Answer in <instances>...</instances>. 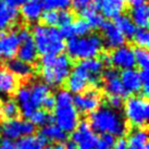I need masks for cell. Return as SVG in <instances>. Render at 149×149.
<instances>
[{
  "label": "cell",
  "instance_id": "6da1fadb",
  "mask_svg": "<svg viewBox=\"0 0 149 149\" xmlns=\"http://www.w3.org/2000/svg\"><path fill=\"white\" fill-rule=\"evenodd\" d=\"M89 125L95 133L109 134L113 137H123L126 133V124L123 116L108 106L99 107L91 112Z\"/></svg>",
  "mask_w": 149,
  "mask_h": 149
},
{
  "label": "cell",
  "instance_id": "7a4b0ae2",
  "mask_svg": "<svg viewBox=\"0 0 149 149\" xmlns=\"http://www.w3.org/2000/svg\"><path fill=\"white\" fill-rule=\"evenodd\" d=\"M56 106L54 112V121L59 128L64 133L74 132L79 125V112L73 106V97L71 93L65 89H61L57 93Z\"/></svg>",
  "mask_w": 149,
  "mask_h": 149
},
{
  "label": "cell",
  "instance_id": "3957f363",
  "mask_svg": "<svg viewBox=\"0 0 149 149\" xmlns=\"http://www.w3.org/2000/svg\"><path fill=\"white\" fill-rule=\"evenodd\" d=\"M71 59L65 54L42 56L40 72L45 84L48 86H59L66 81L71 73Z\"/></svg>",
  "mask_w": 149,
  "mask_h": 149
},
{
  "label": "cell",
  "instance_id": "277c9868",
  "mask_svg": "<svg viewBox=\"0 0 149 149\" xmlns=\"http://www.w3.org/2000/svg\"><path fill=\"white\" fill-rule=\"evenodd\" d=\"M32 37L37 52L42 56H58L65 49L64 40L56 27L42 24L36 25L33 29Z\"/></svg>",
  "mask_w": 149,
  "mask_h": 149
},
{
  "label": "cell",
  "instance_id": "5b68a950",
  "mask_svg": "<svg viewBox=\"0 0 149 149\" xmlns=\"http://www.w3.org/2000/svg\"><path fill=\"white\" fill-rule=\"evenodd\" d=\"M65 48L70 58L82 61L95 58L96 56L101 54L104 48V40L98 35L74 37L69 39Z\"/></svg>",
  "mask_w": 149,
  "mask_h": 149
},
{
  "label": "cell",
  "instance_id": "8992f818",
  "mask_svg": "<svg viewBox=\"0 0 149 149\" xmlns=\"http://www.w3.org/2000/svg\"><path fill=\"white\" fill-rule=\"evenodd\" d=\"M125 119L130 124L136 128L146 126L149 116V104L145 97L132 96L124 104Z\"/></svg>",
  "mask_w": 149,
  "mask_h": 149
},
{
  "label": "cell",
  "instance_id": "52a82bcc",
  "mask_svg": "<svg viewBox=\"0 0 149 149\" xmlns=\"http://www.w3.org/2000/svg\"><path fill=\"white\" fill-rule=\"evenodd\" d=\"M34 132L35 126L29 121L22 119L7 120L0 125V134L3 138L11 141L29 135H33Z\"/></svg>",
  "mask_w": 149,
  "mask_h": 149
},
{
  "label": "cell",
  "instance_id": "ba28073f",
  "mask_svg": "<svg viewBox=\"0 0 149 149\" xmlns=\"http://www.w3.org/2000/svg\"><path fill=\"white\" fill-rule=\"evenodd\" d=\"M71 139L76 144L77 149H99V136L91 130L86 121L79 123Z\"/></svg>",
  "mask_w": 149,
  "mask_h": 149
},
{
  "label": "cell",
  "instance_id": "9c48e42d",
  "mask_svg": "<svg viewBox=\"0 0 149 149\" xmlns=\"http://www.w3.org/2000/svg\"><path fill=\"white\" fill-rule=\"evenodd\" d=\"M17 35L20 38V45L17 52V59L23 62L32 64L37 60L38 54L32 34L27 29H22L17 33Z\"/></svg>",
  "mask_w": 149,
  "mask_h": 149
},
{
  "label": "cell",
  "instance_id": "30bf717a",
  "mask_svg": "<svg viewBox=\"0 0 149 149\" xmlns=\"http://www.w3.org/2000/svg\"><path fill=\"white\" fill-rule=\"evenodd\" d=\"M100 95L96 89H88L79 93L73 98V106L77 112L91 113L99 108Z\"/></svg>",
  "mask_w": 149,
  "mask_h": 149
},
{
  "label": "cell",
  "instance_id": "8fae6325",
  "mask_svg": "<svg viewBox=\"0 0 149 149\" xmlns=\"http://www.w3.org/2000/svg\"><path fill=\"white\" fill-rule=\"evenodd\" d=\"M29 93H31L29 102L27 104V107L22 111L23 116H26V118H29V116L34 111H36L42 107V100L50 94V89L47 84L38 82V83H35L34 85H32V87L29 88Z\"/></svg>",
  "mask_w": 149,
  "mask_h": 149
},
{
  "label": "cell",
  "instance_id": "7c38bea8",
  "mask_svg": "<svg viewBox=\"0 0 149 149\" xmlns=\"http://www.w3.org/2000/svg\"><path fill=\"white\" fill-rule=\"evenodd\" d=\"M110 56V63L114 65L116 69H121L122 71L133 69L135 64L134 49L128 46H122L116 49H113Z\"/></svg>",
  "mask_w": 149,
  "mask_h": 149
},
{
  "label": "cell",
  "instance_id": "4fadbf2b",
  "mask_svg": "<svg viewBox=\"0 0 149 149\" xmlns=\"http://www.w3.org/2000/svg\"><path fill=\"white\" fill-rule=\"evenodd\" d=\"M20 45V38L15 32L0 33V59L11 60L17 56Z\"/></svg>",
  "mask_w": 149,
  "mask_h": 149
},
{
  "label": "cell",
  "instance_id": "5bb4252c",
  "mask_svg": "<svg viewBox=\"0 0 149 149\" xmlns=\"http://www.w3.org/2000/svg\"><path fill=\"white\" fill-rule=\"evenodd\" d=\"M94 8L107 19H116L126 8V0H95Z\"/></svg>",
  "mask_w": 149,
  "mask_h": 149
},
{
  "label": "cell",
  "instance_id": "9a60e30c",
  "mask_svg": "<svg viewBox=\"0 0 149 149\" xmlns=\"http://www.w3.org/2000/svg\"><path fill=\"white\" fill-rule=\"evenodd\" d=\"M104 82V89L108 95L120 96V97H126L125 91L123 88V85L121 83L120 73L116 69H107L102 73Z\"/></svg>",
  "mask_w": 149,
  "mask_h": 149
},
{
  "label": "cell",
  "instance_id": "2e32d148",
  "mask_svg": "<svg viewBox=\"0 0 149 149\" xmlns=\"http://www.w3.org/2000/svg\"><path fill=\"white\" fill-rule=\"evenodd\" d=\"M77 65L84 71V73L87 75L89 84L97 86L101 81L102 73H104V64L101 63L99 59H87L79 61Z\"/></svg>",
  "mask_w": 149,
  "mask_h": 149
},
{
  "label": "cell",
  "instance_id": "e0dca14e",
  "mask_svg": "<svg viewBox=\"0 0 149 149\" xmlns=\"http://www.w3.org/2000/svg\"><path fill=\"white\" fill-rule=\"evenodd\" d=\"M100 29L102 31L104 42H106L107 47L112 48V49H116V48L125 45L126 38L123 36V34L121 33L119 29L114 25V23L106 21Z\"/></svg>",
  "mask_w": 149,
  "mask_h": 149
},
{
  "label": "cell",
  "instance_id": "ac0fdd59",
  "mask_svg": "<svg viewBox=\"0 0 149 149\" xmlns=\"http://www.w3.org/2000/svg\"><path fill=\"white\" fill-rule=\"evenodd\" d=\"M65 83L70 93L79 94V93H83L84 91H86L87 86L89 84V81H88L87 75L84 73V71L79 65H76L74 70L68 76Z\"/></svg>",
  "mask_w": 149,
  "mask_h": 149
},
{
  "label": "cell",
  "instance_id": "d6986e66",
  "mask_svg": "<svg viewBox=\"0 0 149 149\" xmlns=\"http://www.w3.org/2000/svg\"><path fill=\"white\" fill-rule=\"evenodd\" d=\"M121 83L123 85L126 96L136 95L141 91V83L139 79V73L134 69L124 70L120 73Z\"/></svg>",
  "mask_w": 149,
  "mask_h": 149
},
{
  "label": "cell",
  "instance_id": "ffe728a7",
  "mask_svg": "<svg viewBox=\"0 0 149 149\" xmlns=\"http://www.w3.org/2000/svg\"><path fill=\"white\" fill-rule=\"evenodd\" d=\"M44 7L39 0H27L21 7V14L26 21L35 22L42 17Z\"/></svg>",
  "mask_w": 149,
  "mask_h": 149
},
{
  "label": "cell",
  "instance_id": "44dd1931",
  "mask_svg": "<svg viewBox=\"0 0 149 149\" xmlns=\"http://www.w3.org/2000/svg\"><path fill=\"white\" fill-rule=\"evenodd\" d=\"M17 15L19 12L17 9L9 7L2 0H0V33L6 32L10 26H12L17 21Z\"/></svg>",
  "mask_w": 149,
  "mask_h": 149
},
{
  "label": "cell",
  "instance_id": "7402d4cb",
  "mask_svg": "<svg viewBox=\"0 0 149 149\" xmlns=\"http://www.w3.org/2000/svg\"><path fill=\"white\" fill-rule=\"evenodd\" d=\"M7 70L11 72L14 76H20L27 79L34 73V68L32 64L23 62L19 59H11L7 62Z\"/></svg>",
  "mask_w": 149,
  "mask_h": 149
},
{
  "label": "cell",
  "instance_id": "603a6c76",
  "mask_svg": "<svg viewBox=\"0 0 149 149\" xmlns=\"http://www.w3.org/2000/svg\"><path fill=\"white\" fill-rule=\"evenodd\" d=\"M39 135L45 139L47 143L48 141H54V143H62L65 141L68 138L66 133H64L59 128L56 124H48L42 126V128L40 130Z\"/></svg>",
  "mask_w": 149,
  "mask_h": 149
},
{
  "label": "cell",
  "instance_id": "cb8c5ba5",
  "mask_svg": "<svg viewBox=\"0 0 149 149\" xmlns=\"http://www.w3.org/2000/svg\"><path fill=\"white\" fill-rule=\"evenodd\" d=\"M127 149H148V136L144 128H135L130 134Z\"/></svg>",
  "mask_w": 149,
  "mask_h": 149
},
{
  "label": "cell",
  "instance_id": "d4e9b609",
  "mask_svg": "<svg viewBox=\"0 0 149 149\" xmlns=\"http://www.w3.org/2000/svg\"><path fill=\"white\" fill-rule=\"evenodd\" d=\"M131 20L135 26L139 29H147L149 24V8L147 4L134 7L131 11Z\"/></svg>",
  "mask_w": 149,
  "mask_h": 149
},
{
  "label": "cell",
  "instance_id": "484cf974",
  "mask_svg": "<svg viewBox=\"0 0 149 149\" xmlns=\"http://www.w3.org/2000/svg\"><path fill=\"white\" fill-rule=\"evenodd\" d=\"M81 12V17L83 20L89 24L91 26V29H101L102 27V25L106 21H104V17L100 14L95 8H94V6L91 4L89 7H87V8L83 9L82 11H79Z\"/></svg>",
  "mask_w": 149,
  "mask_h": 149
},
{
  "label": "cell",
  "instance_id": "4316f807",
  "mask_svg": "<svg viewBox=\"0 0 149 149\" xmlns=\"http://www.w3.org/2000/svg\"><path fill=\"white\" fill-rule=\"evenodd\" d=\"M17 76H14L7 69L0 68V94H11L17 89Z\"/></svg>",
  "mask_w": 149,
  "mask_h": 149
},
{
  "label": "cell",
  "instance_id": "83f0119b",
  "mask_svg": "<svg viewBox=\"0 0 149 149\" xmlns=\"http://www.w3.org/2000/svg\"><path fill=\"white\" fill-rule=\"evenodd\" d=\"M47 141L40 135H29L20 138L15 144L17 149H45Z\"/></svg>",
  "mask_w": 149,
  "mask_h": 149
},
{
  "label": "cell",
  "instance_id": "f1b7e54d",
  "mask_svg": "<svg viewBox=\"0 0 149 149\" xmlns=\"http://www.w3.org/2000/svg\"><path fill=\"white\" fill-rule=\"evenodd\" d=\"M114 25L119 29L121 33L123 34V36L125 38H133L137 29L136 26L134 25V23L131 20V17L128 15H125V14H121L116 17Z\"/></svg>",
  "mask_w": 149,
  "mask_h": 149
},
{
  "label": "cell",
  "instance_id": "f546056e",
  "mask_svg": "<svg viewBox=\"0 0 149 149\" xmlns=\"http://www.w3.org/2000/svg\"><path fill=\"white\" fill-rule=\"evenodd\" d=\"M29 122L35 126V125H38V126H45V125L48 124H52L54 122V116L50 113V112H47L45 110H36L34 111L31 116H29Z\"/></svg>",
  "mask_w": 149,
  "mask_h": 149
},
{
  "label": "cell",
  "instance_id": "4dcf8cb0",
  "mask_svg": "<svg viewBox=\"0 0 149 149\" xmlns=\"http://www.w3.org/2000/svg\"><path fill=\"white\" fill-rule=\"evenodd\" d=\"M0 114H2L7 120L17 119L20 114V108L14 100H7L0 106Z\"/></svg>",
  "mask_w": 149,
  "mask_h": 149
},
{
  "label": "cell",
  "instance_id": "1f68e13d",
  "mask_svg": "<svg viewBox=\"0 0 149 149\" xmlns=\"http://www.w3.org/2000/svg\"><path fill=\"white\" fill-rule=\"evenodd\" d=\"M134 57H135V64H137L141 70H148L149 54L147 48L137 47L136 49L134 50Z\"/></svg>",
  "mask_w": 149,
  "mask_h": 149
},
{
  "label": "cell",
  "instance_id": "d6a6232c",
  "mask_svg": "<svg viewBox=\"0 0 149 149\" xmlns=\"http://www.w3.org/2000/svg\"><path fill=\"white\" fill-rule=\"evenodd\" d=\"M42 3L47 10H68L72 6V0H42Z\"/></svg>",
  "mask_w": 149,
  "mask_h": 149
},
{
  "label": "cell",
  "instance_id": "836d02e7",
  "mask_svg": "<svg viewBox=\"0 0 149 149\" xmlns=\"http://www.w3.org/2000/svg\"><path fill=\"white\" fill-rule=\"evenodd\" d=\"M133 40L139 48H147L149 45V34L146 29H138L133 36Z\"/></svg>",
  "mask_w": 149,
  "mask_h": 149
},
{
  "label": "cell",
  "instance_id": "e575fe53",
  "mask_svg": "<svg viewBox=\"0 0 149 149\" xmlns=\"http://www.w3.org/2000/svg\"><path fill=\"white\" fill-rule=\"evenodd\" d=\"M42 20L46 26L54 27L58 25V11L57 10H47L42 14Z\"/></svg>",
  "mask_w": 149,
  "mask_h": 149
},
{
  "label": "cell",
  "instance_id": "d590c367",
  "mask_svg": "<svg viewBox=\"0 0 149 149\" xmlns=\"http://www.w3.org/2000/svg\"><path fill=\"white\" fill-rule=\"evenodd\" d=\"M73 21H74V15L72 12L68 11V10L58 11V26L63 27L66 25H70Z\"/></svg>",
  "mask_w": 149,
  "mask_h": 149
},
{
  "label": "cell",
  "instance_id": "8d00e7d4",
  "mask_svg": "<svg viewBox=\"0 0 149 149\" xmlns=\"http://www.w3.org/2000/svg\"><path fill=\"white\" fill-rule=\"evenodd\" d=\"M139 73V79L141 83V91H143V97H147L149 95V75L148 70H141Z\"/></svg>",
  "mask_w": 149,
  "mask_h": 149
},
{
  "label": "cell",
  "instance_id": "74e56055",
  "mask_svg": "<svg viewBox=\"0 0 149 149\" xmlns=\"http://www.w3.org/2000/svg\"><path fill=\"white\" fill-rule=\"evenodd\" d=\"M107 106L111 108L113 110H118L121 109L123 106V98L120 96H114V95H108L107 96Z\"/></svg>",
  "mask_w": 149,
  "mask_h": 149
},
{
  "label": "cell",
  "instance_id": "f35d334b",
  "mask_svg": "<svg viewBox=\"0 0 149 149\" xmlns=\"http://www.w3.org/2000/svg\"><path fill=\"white\" fill-rule=\"evenodd\" d=\"M54 106H56V97L54 95H50V94L42 100V107L47 112L52 111L54 109Z\"/></svg>",
  "mask_w": 149,
  "mask_h": 149
},
{
  "label": "cell",
  "instance_id": "ab89813d",
  "mask_svg": "<svg viewBox=\"0 0 149 149\" xmlns=\"http://www.w3.org/2000/svg\"><path fill=\"white\" fill-rule=\"evenodd\" d=\"M95 0H72V6L75 10L77 11H82L83 9L89 7L94 3Z\"/></svg>",
  "mask_w": 149,
  "mask_h": 149
},
{
  "label": "cell",
  "instance_id": "60d3db41",
  "mask_svg": "<svg viewBox=\"0 0 149 149\" xmlns=\"http://www.w3.org/2000/svg\"><path fill=\"white\" fill-rule=\"evenodd\" d=\"M4 3L8 4L9 7H11V8H20V7H22L23 4L27 1V0H2Z\"/></svg>",
  "mask_w": 149,
  "mask_h": 149
},
{
  "label": "cell",
  "instance_id": "b9f144b4",
  "mask_svg": "<svg viewBox=\"0 0 149 149\" xmlns=\"http://www.w3.org/2000/svg\"><path fill=\"white\" fill-rule=\"evenodd\" d=\"M112 149H127V141L124 137H120L118 141H116Z\"/></svg>",
  "mask_w": 149,
  "mask_h": 149
},
{
  "label": "cell",
  "instance_id": "7bdbcfd3",
  "mask_svg": "<svg viewBox=\"0 0 149 149\" xmlns=\"http://www.w3.org/2000/svg\"><path fill=\"white\" fill-rule=\"evenodd\" d=\"M0 149H17L15 144H13L11 141L2 138L0 139Z\"/></svg>",
  "mask_w": 149,
  "mask_h": 149
},
{
  "label": "cell",
  "instance_id": "ee69618b",
  "mask_svg": "<svg viewBox=\"0 0 149 149\" xmlns=\"http://www.w3.org/2000/svg\"><path fill=\"white\" fill-rule=\"evenodd\" d=\"M147 0H126V2L133 6V7H137V6H141V4H145Z\"/></svg>",
  "mask_w": 149,
  "mask_h": 149
},
{
  "label": "cell",
  "instance_id": "f6af8a7d",
  "mask_svg": "<svg viewBox=\"0 0 149 149\" xmlns=\"http://www.w3.org/2000/svg\"><path fill=\"white\" fill-rule=\"evenodd\" d=\"M64 149H77L76 147V144L72 139H69V141H65V145L63 146Z\"/></svg>",
  "mask_w": 149,
  "mask_h": 149
},
{
  "label": "cell",
  "instance_id": "bcb514c9",
  "mask_svg": "<svg viewBox=\"0 0 149 149\" xmlns=\"http://www.w3.org/2000/svg\"><path fill=\"white\" fill-rule=\"evenodd\" d=\"M45 149H64L62 145H60V144H54V145H51V146H48V147H46Z\"/></svg>",
  "mask_w": 149,
  "mask_h": 149
},
{
  "label": "cell",
  "instance_id": "7dc6e473",
  "mask_svg": "<svg viewBox=\"0 0 149 149\" xmlns=\"http://www.w3.org/2000/svg\"><path fill=\"white\" fill-rule=\"evenodd\" d=\"M39 1H40V0H39Z\"/></svg>",
  "mask_w": 149,
  "mask_h": 149
}]
</instances>
